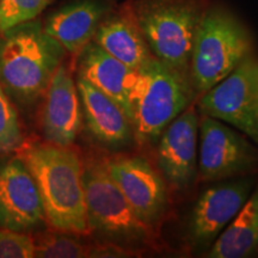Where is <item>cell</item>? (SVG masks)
<instances>
[{
    "label": "cell",
    "mask_w": 258,
    "mask_h": 258,
    "mask_svg": "<svg viewBox=\"0 0 258 258\" xmlns=\"http://www.w3.org/2000/svg\"><path fill=\"white\" fill-rule=\"evenodd\" d=\"M17 157L36 182L47 224L55 231L89 234L79 154L71 147L35 143L22 144Z\"/></svg>",
    "instance_id": "obj_1"
},
{
    "label": "cell",
    "mask_w": 258,
    "mask_h": 258,
    "mask_svg": "<svg viewBox=\"0 0 258 258\" xmlns=\"http://www.w3.org/2000/svg\"><path fill=\"white\" fill-rule=\"evenodd\" d=\"M253 41L228 10L209 3L194 42L189 79L196 99L252 55Z\"/></svg>",
    "instance_id": "obj_2"
},
{
    "label": "cell",
    "mask_w": 258,
    "mask_h": 258,
    "mask_svg": "<svg viewBox=\"0 0 258 258\" xmlns=\"http://www.w3.org/2000/svg\"><path fill=\"white\" fill-rule=\"evenodd\" d=\"M152 55L189 77L198 29L209 0H128Z\"/></svg>",
    "instance_id": "obj_3"
},
{
    "label": "cell",
    "mask_w": 258,
    "mask_h": 258,
    "mask_svg": "<svg viewBox=\"0 0 258 258\" xmlns=\"http://www.w3.org/2000/svg\"><path fill=\"white\" fill-rule=\"evenodd\" d=\"M196 101L188 76L156 57L138 70L132 105L135 143L156 146L158 139L177 116Z\"/></svg>",
    "instance_id": "obj_4"
},
{
    "label": "cell",
    "mask_w": 258,
    "mask_h": 258,
    "mask_svg": "<svg viewBox=\"0 0 258 258\" xmlns=\"http://www.w3.org/2000/svg\"><path fill=\"white\" fill-rule=\"evenodd\" d=\"M0 41V80L22 98L32 99L46 91L62 63L66 50L44 31L41 22L18 24L3 32Z\"/></svg>",
    "instance_id": "obj_5"
},
{
    "label": "cell",
    "mask_w": 258,
    "mask_h": 258,
    "mask_svg": "<svg viewBox=\"0 0 258 258\" xmlns=\"http://www.w3.org/2000/svg\"><path fill=\"white\" fill-rule=\"evenodd\" d=\"M83 185L90 233L128 249H157L158 233L137 217L105 169L103 159L83 163Z\"/></svg>",
    "instance_id": "obj_6"
},
{
    "label": "cell",
    "mask_w": 258,
    "mask_h": 258,
    "mask_svg": "<svg viewBox=\"0 0 258 258\" xmlns=\"http://www.w3.org/2000/svg\"><path fill=\"white\" fill-rule=\"evenodd\" d=\"M257 173V145L230 124L200 115L198 179L220 182Z\"/></svg>",
    "instance_id": "obj_7"
},
{
    "label": "cell",
    "mask_w": 258,
    "mask_h": 258,
    "mask_svg": "<svg viewBox=\"0 0 258 258\" xmlns=\"http://www.w3.org/2000/svg\"><path fill=\"white\" fill-rule=\"evenodd\" d=\"M196 101L200 115L230 124L258 146V59L253 54Z\"/></svg>",
    "instance_id": "obj_8"
},
{
    "label": "cell",
    "mask_w": 258,
    "mask_h": 258,
    "mask_svg": "<svg viewBox=\"0 0 258 258\" xmlns=\"http://www.w3.org/2000/svg\"><path fill=\"white\" fill-rule=\"evenodd\" d=\"M103 163L137 217L158 233L170 207V188L158 169L131 153L114 154Z\"/></svg>",
    "instance_id": "obj_9"
},
{
    "label": "cell",
    "mask_w": 258,
    "mask_h": 258,
    "mask_svg": "<svg viewBox=\"0 0 258 258\" xmlns=\"http://www.w3.org/2000/svg\"><path fill=\"white\" fill-rule=\"evenodd\" d=\"M256 175L225 179L209 186L196 200L186 222V241L198 251H208L233 220L256 188Z\"/></svg>",
    "instance_id": "obj_10"
},
{
    "label": "cell",
    "mask_w": 258,
    "mask_h": 258,
    "mask_svg": "<svg viewBox=\"0 0 258 258\" xmlns=\"http://www.w3.org/2000/svg\"><path fill=\"white\" fill-rule=\"evenodd\" d=\"M199 124L196 105H189L161 133L156 144L157 169L169 188L185 191L199 172Z\"/></svg>",
    "instance_id": "obj_11"
},
{
    "label": "cell",
    "mask_w": 258,
    "mask_h": 258,
    "mask_svg": "<svg viewBox=\"0 0 258 258\" xmlns=\"http://www.w3.org/2000/svg\"><path fill=\"white\" fill-rule=\"evenodd\" d=\"M43 221L46 218L36 182L16 157L0 169V226L25 232Z\"/></svg>",
    "instance_id": "obj_12"
},
{
    "label": "cell",
    "mask_w": 258,
    "mask_h": 258,
    "mask_svg": "<svg viewBox=\"0 0 258 258\" xmlns=\"http://www.w3.org/2000/svg\"><path fill=\"white\" fill-rule=\"evenodd\" d=\"M42 127L47 143L71 147L82 127L80 97L66 64L57 67L46 90Z\"/></svg>",
    "instance_id": "obj_13"
},
{
    "label": "cell",
    "mask_w": 258,
    "mask_h": 258,
    "mask_svg": "<svg viewBox=\"0 0 258 258\" xmlns=\"http://www.w3.org/2000/svg\"><path fill=\"white\" fill-rule=\"evenodd\" d=\"M77 88L86 127L98 143L114 151L137 146L133 124L117 103L80 76Z\"/></svg>",
    "instance_id": "obj_14"
},
{
    "label": "cell",
    "mask_w": 258,
    "mask_h": 258,
    "mask_svg": "<svg viewBox=\"0 0 258 258\" xmlns=\"http://www.w3.org/2000/svg\"><path fill=\"white\" fill-rule=\"evenodd\" d=\"M77 56L78 76L83 77L117 103L133 124L132 95L137 82L138 71L132 70L127 64L106 53L93 41H90Z\"/></svg>",
    "instance_id": "obj_15"
},
{
    "label": "cell",
    "mask_w": 258,
    "mask_h": 258,
    "mask_svg": "<svg viewBox=\"0 0 258 258\" xmlns=\"http://www.w3.org/2000/svg\"><path fill=\"white\" fill-rule=\"evenodd\" d=\"M112 9L108 0H76L54 11L43 29L67 53L78 55Z\"/></svg>",
    "instance_id": "obj_16"
},
{
    "label": "cell",
    "mask_w": 258,
    "mask_h": 258,
    "mask_svg": "<svg viewBox=\"0 0 258 258\" xmlns=\"http://www.w3.org/2000/svg\"><path fill=\"white\" fill-rule=\"evenodd\" d=\"M92 41L135 71L153 57L138 27L129 2L114 8L105 16Z\"/></svg>",
    "instance_id": "obj_17"
},
{
    "label": "cell",
    "mask_w": 258,
    "mask_h": 258,
    "mask_svg": "<svg viewBox=\"0 0 258 258\" xmlns=\"http://www.w3.org/2000/svg\"><path fill=\"white\" fill-rule=\"evenodd\" d=\"M206 256L209 258L258 256V183L239 213L226 226Z\"/></svg>",
    "instance_id": "obj_18"
},
{
    "label": "cell",
    "mask_w": 258,
    "mask_h": 258,
    "mask_svg": "<svg viewBox=\"0 0 258 258\" xmlns=\"http://www.w3.org/2000/svg\"><path fill=\"white\" fill-rule=\"evenodd\" d=\"M72 233L56 231L34 238L35 257L40 258H83L88 257L89 245L82 243Z\"/></svg>",
    "instance_id": "obj_19"
},
{
    "label": "cell",
    "mask_w": 258,
    "mask_h": 258,
    "mask_svg": "<svg viewBox=\"0 0 258 258\" xmlns=\"http://www.w3.org/2000/svg\"><path fill=\"white\" fill-rule=\"evenodd\" d=\"M53 0H0V32L32 21Z\"/></svg>",
    "instance_id": "obj_20"
},
{
    "label": "cell",
    "mask_w": 258,
    "mask_h": 258,
    "mask_svg": "<svg viewBox=\"0 0 258 258\" xmlns=\"http://www.w3.org/2000/svg\"><path fill=\"white\" fill-rule=\"evenodd\" d=\"M23 144L18 116L0 86V152L18 150Z\"/></svg>",
    "instance_id": "obj_21"
},
{
    "label": "cell",
    "mask_w": 258,
    "mask_h": 258,
    "mask_svg": "<svg viewBox=\"0 0 258 258\" xmlns=\"http://www.w3.org/2000/svg\"><path fill=\"white\" fill-rule=\"evenodd\" d=\"M32 257H35V245L31 235L4 227L0 230V258Z\"/></svg>",
    "instance_id": "obj_22"
},
{
    "label": "cell",
    "mask_w": 258,
    "mask_h": 258,
    "mask_svg": "<svg viewBox=\"0 0 258 258\" xmlns=\"http://www.w3.org/2000/svg\"><path fill=\"white\" fill-rule=\"evenodd\" d=\"M139 253L143 252L110 243V241H103V243L89 245L88 257H135L139 256Z\"/></svg>",
    "instance_id": "obj_23"
}]
</instances>
